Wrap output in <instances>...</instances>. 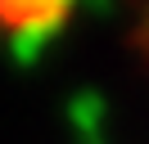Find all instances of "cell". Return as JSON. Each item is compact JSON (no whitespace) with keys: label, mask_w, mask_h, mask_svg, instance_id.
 I'll return each instance as SVG.
<instances>
[{"label":"cell","mask_w":149,"mask_h":144,"mask_svg":"<svg viewBox=\"0 0 149 144\" xmlns=\"http://www.w3.org/2000/svg\"><path fill=\"white\" fill-rule=\"evenodd\" d=\"M63 0H0V23L5 27H36L54 23Z\"/></svg>","instance_id":"6da1fadb"},{"label":"cell","mask_w":149,"mask_h":144,"mask_svg":"<svg viewBox=\"0 0 149 144\" xmlns=\"http://www.w3.org/2000/svg\"><path fill=\"white\" fill-rule=\"evenodd\" d=\"M145 41H149V23H145Z\"/></svg>","instance_id":"7a4b0ae2"}]
</instances>
